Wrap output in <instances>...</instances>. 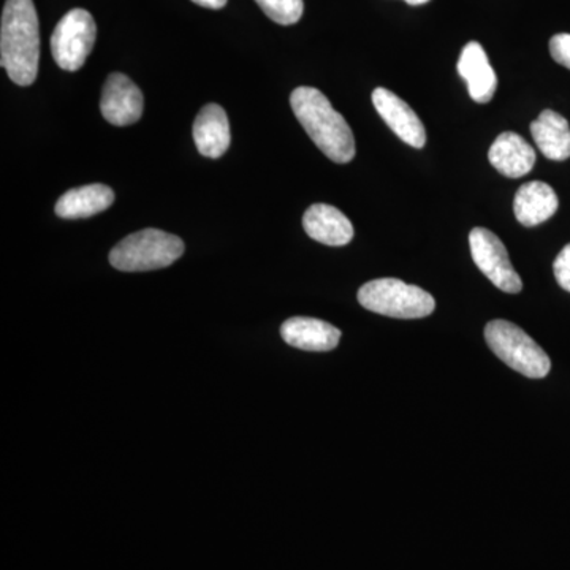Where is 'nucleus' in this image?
Returning <instances> with one entry per match:
<instances>
[{
    "label": "nucleus",
    "mask_w": 570,
    "mask_h": 570,
    "mask_svg": "<svg viewBox=\"0 0 570 570\" xmlns=\"http://www.w3.org/2000/svg\"><path fill=\"white\" fill-rule=\"evenodd\" d=\"M489 160L499 174L508 178H521L534 167L535 151L519 134L504 132L491 145Z\"/></svg>",
    "instance_id": "4468645a"
},
{
    "label": "nucleus",
    "mask_w": 570,
    "mask_h": 570,
    "mask_svg": "<svg viewBox=\"0 0 570 570\" xmlns=\"http://www.w3.org/2000/svg\"><path fill=\"white\" fill-rule=\"evenodd\" d=\"M183 254L184 243L179 236L146 228L126 236L112 247L110 262L119 272H153L175 264Z\"/></svg>",
    "instance_id": "7ed1b4c3"
},
{
    "label": "nucleus",
    "mask_w": 570,
    "mask_h": 570,
    "mask_svg": "<svg viewBox=\"0 0 570 570\" xmlns=\"http://www.w3.org/2000/svg\"><path fill=\"white\" fill-rule=\"evenodd\" d=\"M373 104L390 129L412 148L422 149L426 145V130L417 112L412 110L401 97L385 88H376Z\"/></svg>",
    "instance_id": "1a4fd4ad"
},
{
    "label": "nucleus",
    "mask_w": 570,
    "mask_h": 570,
    "mask_svg": "<svg viewBox=\"0 0 570 570\" xmlns=\"http://www.w3.org/2000/svg\"><path fill=\"white\" fill-rule=\"evenodd\" d=\"M469 247L474 264L499 291L520 294L523 283L510 262L508 249L493 232L475 227L469 234Z\"/></svg>",
    "instance_id": "0eeeda50"
},
{
    "label": "nucleus",
    "mask_w": 570,
    "mask_h": 570,
    "mask_svg": "<svg viewBox=\"0 0 570 570\" xmlns=\"http://www.w3.org/2000/svg\"><path fill=\"white\" fill-rule=\"evenodd\" d=\"M358 302L367 311L393 318L428 317L436 307V302L426 291L395 277H382L363 285L358 291Z\"/></svg>",
    "instance_id": "20e7f679"
},
{
    "label": "nucleus",
    "mask_w": 570,
    "mask_h": 570,
    "mask_svg": "<svg viewBox=\"0 0 570 570\" xmlns=\"http://www.w3.org/2000/svg\"><path fill=\"white\" fill-rule=\"evenodd\" d=\"M115 202V193L105 184H89V186L70 189L62 195L56 204V214L62 219H86L110 208Z\"/></svg>",
    "instance_id": "dca6fc26"
},
{
    "label": "nucleus",
    "mask_w": 570,
    "mask_h": 570,
    "mask_svg": "<svg viewBox=\"0 0 570 570\" xmlns=\"http://www.w3.org/2000/svg\"><path fill=\"white\" fill-rule=\"evenodd\" d=\"M194 140L202 156L219 159L230 148L227 112L217 104L205 105L194 122Z\"/></svg>",
    "instance_id": "f8f14e48"
},
{
    "label": "nucleus",
    "mask_w": 570,
    "mask_h": 570,
    "mask_svg": "<svg viewBox=\"0 0 570 570\" xmlns=\"http://www.w3.org/2000/svg\"><path fill=\"white\" fill-rule=\"evenodd\" d=\"M303 227L314 242L326 246H346L354 238V225L332 205L316 204L307 208Z\"/></svg>",
    "instance_id": "9b49d317"
},
{
    "label": "nucleus",
    "mask_w": 570,
    "mask_h": 570,
    "mask_svg": "<svg viewBox=\"0 0 570 570\" xmlns=\"http://www.w3.org/2000/svg\"><path fill=\"white\" fill-rule=\"evenodd\" d=\"M553 272L558 284H560L566 292H570V245L566 246L564 249L558 254L557 261H554L553 264Z\"/></svg>",
    "instance_id": "aec40b11"
},
{
    "label": "nucleus",
    "mask_w": 570,
    "mask_h": 570,
    "mask_svg": "<svg viewBox=\"0 0 570 570\" xmlns=\"http://www.w3.org/2000/svg\"><path fill=\"white\" fill-rule=\"evenodd\" d=\"M460 77L468 82L471 99L478 104H489L498 88V77L489 61L485 50L478 41H469L461 51L459 66Z\"/></svg>",
    "instance_id": "9d476101"
},
{
    "label": "nucleus",
    "mask_w": 570,
    "mask_h": 570,
    "mask_svg": "<svg viewBox=\"0 0 570 570\" xmlns=\"http://www.w3.org/2000/svg\"><path fill=\"white\" fill-rule=\"evenodd\" d=\"M550 55L560 66L570 70V33H557L551 37Z\"/></svg>",
    "instance_id": "6ab92c4d"
},
{
    "label": "nucleus",
    "mask_w": 570,
    "mask_h": 570,
    "mask_svg": "<svg viewBox=\"0 0 570 570\" xmlns=\"http://www.w3.org/2000/svg\"><path fill=\"white\" fill-rule=\"evenodd\" d=\"M485 340L494 355L517 373L531 379L550 373L549 355L520 326L508 321L490 322L485 326Z\"/></svg>",
    "instance_id": "39448f33"
},
{
    "label": "nucleus",
    "mask_w": 570,
    "mask_h": 570,
    "mask_svg": "<svg viewBox=\"0 0 570 570\" xmlns=\"http://www.w3.org/2000/svg\"><path fill=\"white\" fill-rule=\"evenodd\" d=\"M291 107L311 140L330 160L348 164L354 159L355 138L351 126L324 94L316 88L302 86L292 92Z\"/></svg>",
    "instance_id": "f03ea898"
},
{
    "label": "nucleus",
    "mask_w": 570,
    "mask_h": 570,
    "mask_svg": "<svg viewBox=\"0 0 570 570\" xmlns=\"http://www.w3.org/2000/svg\"><path fill=\"white\" fill-rule=\"evenodd\" d=\"M269 20L281 26L296 24L303 17V0H255Z\"/></svg>",
    "instance_id": "a211bd4d"
},
{
    "label": "nucleus",
    "mask_w": 570,
    "mask_h": 570,
    "mask_svg": "<svg viewBox=\"0 0 570 570\" xmlns=\"http://www.w3.org/2000/svg\"><path fill=\"white\" fill-rule=\"evenodd\" d=\"M97 39V26L88 10H70L56 26L51 52L62 70L77 71L85 66Z\"/></svg>",
    "instance_id": "423d86ee"
},
{
    "label": "nucleus",
    "mask_w": 570,
    "mask_h": 570,
    "mask_svg": "<svg viewBox=\"0 0 570 570\" xmlns=\"http://www.w3.org/2000/svg\"><path fill=\"white\" fill-rule=\"evenodd\" d=\"M531 135L540 153L550 160H568L570 157V127L569 121L557 111L540 112L538 119L531 124Z\"/></svg>",
    "instance_id": "f3484780"
},
{
    "label": "nucleus",
    "mask_w": 570,
    "mask_h": 570,
    "mask_svg": "<svg viewBox=\"0 0 570 570\" xmlns=\"http://www.w3.org/2000/svg\"><path fill=\"white\" fill-rule=\"evenodd\" d=\"M145 99L140 88L127 75L111 73L105 81L100 111L112 126L126 127L140 121Z\"/></svg>",
    "instance_id": "6e6552de"
},
{
    "label": "nucleus",
    "mask_w": 570,
    "mask_h": 570,
    "mask_svg": "<svg viewBox=\"0 0 570 570\" xmlns=\"http://www.w3.org/2000/svg\"><path fill=\"white\" fill-rule=\"evenodd\" d=\"M40 26L32 0H7L0 26V66L18 86L39 75Z\"/></svg>",
    "instance_id": "f257e3e1"
},
{
    "label": "nucleus",
    "mask_w": 570,
    "mask_h": 570,
    "mask_svg": "<svg viewBox=\"0 0 570 570\" xmlns=\"http://www.w3.org/2000/svg\"><path fill=\"white\" fill-rule=\"evenodd\" d=\"M409 6H423V3L430 2V0H406Z\"/></svg>",
    "instance_id": "4be33fe9"
},
{
    "label": "nucleus",
    "mask_w": 570,
    "mask_h": 570,
    "mask_svg": "<svg viewBox=\"0 0 570 570\" xmlns=\"http://www.w3.org/2000/svg\"><path fill=\"white\" fill-rule=\"evenodd\" d=\"M558 195L547 183L531 181L523 184L513 200V213L524 227H535L553 217L558 212Z\"/></svg>",
    "instance_id": "2eb2a0df"
},
{
    "label": "nucleus",
    "mask_w": 570,
    "mask_h": 570,
    "mask_svg": "<svg viewBox=\"0 0 570 570\" xmlns=\"http://www.w3.org/2000/svg\"><path fill=\"white\" fill-rule=\"evenodd\" d=\"M281 336L288 346L309 352H328L337 347L341 332L328 324L313 317H292L281 326Z\"/></svg>",
    "instance_id": "ddd939ff"
},
{
    "label": "nucleus",
    "mask_w": 570,
    "mask_h": 570,
    "mask_svg": "<svg viewBox=\"0 0 570 570\" xmlns=\"http://www.w3.org/2000/svg\"><path fill=\"white\" fill-rule=\"evenodd\" d=\"M193 2L212 10L224 9V7L227 6V0H193Z\"/></svg>",
    "instance_id": "412c9836"
}]
</instances>
